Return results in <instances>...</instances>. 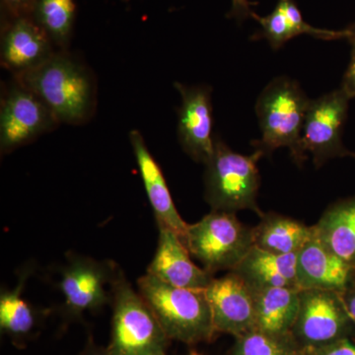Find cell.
Here are the masks:
<instances>
[{"label": "cell", "instance_id": "23", "mask_svg": "<svg viewBox=\"0 0 355 355\" xmlns=\"http://www.w3.org/2000/svg\"><path fill=\"white\" fill-rule=\"evenodd\" d=\"M76 10L74 0H38L33 9V19L53 44L65 48L71 34Z\"/></svg>", "mask_w": 355, "mask_h": 355}, {"label": "cell", "instance_id": "2", "mask_svg": "<svg viewBox=\"0 0 355 355\" xmlns=\"http://www.w3.org/2000/svg\"><path fill=\"white\" fill-rule=\"evenodd\" d=\"M310 102L293 79H272L257 100L261 137L252 142L254 150L270 156L280 147H286L295 163L302 164L305 160L301 154V135Z\"/></svg>", "mask_w": 355, "mask_h": 355}, {"label": "cell", "instance_id": "9", "mask_svg": "<svg viewBox=\"0 0 355 355\" xmlns=\"http://www.w3.org/2000/svg\"><path fill=\"white\" fill-rule=\"evenodd\" d=\"M58 125L34 93L16 83L4 95L0 111V149L10 153Z\"/></svg>", "mask_w": 355, "mask_h": 355}, {"label": "cell", "instance_id": "18", "mask_svg": "<svg viewBox=\"0 0 355 355\" xmlns=\"http://www.w3.org/2000/svg\"><path fill=\"white\" fill-rule=\"evenodd\" d=\"M253 291L256 329L272 336L291 335L300 302V289L270 287Z\"/></svg>", "mask_w": 355, "mask_h": 355}, {"label": "cell", "instance_id": "14", "mask_svg": "<svg viewBox=\"0 0 355 355\" xmlns=\"http://www.w3.org/2000/svg\"><path fill=\"white\" fill-rule=\"evenodd\" d=\"M130 141L159 227L170 229L184 243L189 224L175 207L162 170L151 155L139 130H130Z\"/></svg>", "mask_w": 355, "mask_h": 355}, {"label": "cell", "instance_id": "13", "mask_svg": "<svg viewBox=\"0 0 355 355\" xmlns=\"http://www.w3.org/2000/svg\"><path fill=\"white\" fill-rule=\"evenodd\" d=\"M190 256L188 248L176 233L159 227L157 250L146 273L170 286L205 291L214 275L195 265Z\"/></svg>", "mask_w": 355, "mask_h": 355}, {"label": "cell", "instance_id": "25", "mask_svg": "<svg viewBox=\"0 0 355 355\" xmlns=\"http://www.w3.org/2000/svg\"><path fill=\"white\" fill-rule=\"evenodd\" d=\"M304 355H355V338H343L338 342L305 352Z\"/></svg>", "mask_w": 355, "mask_h": 355}, {"label": "cell", "instance_id": "12", "mask_svg": "<svg viewBox=\"0 0 355 355\" xmlns=\"http://www.w3.org/2000/svg\"><path fill=\"white\" fill-rule=\"evenodd\" d=\"M205 292L216 333L238 338L256 330L253 291L239 275L229 272L214 277Z\"/></svg>", "mask_w": 355, "mask_h": 355}, {"label": "cell", "instance_id": "6", "mask_svg": "<svg viewBox=\"0 0 355 355\" xmlns=\"http://www.w3.org/2000/svg\"><path fill=\"white\" fill-rule=\"evenodd\" d=\"M184 245L212 275L233 272L254 246L253 227L243 224L236 214L211 210L189 224Z\"/></svg>", "mask_w": 355, "mask_h": 355}, {"label": "cell", "instance_id": "4", "mask_svg": "<svg viewBox=\"0 0 355 355\" xmlns=\"http://www.w3.org/2000/svg\"><path fill=\"white\" fill-rule=\"evenodd\" d=\"M260 150L251 155L235 153L220 139H216L214 153L205 164V200L212 210L236 214L252 210L259 217L258 195L261 177L258 163L263 157Z\"/></svg>", "mask_w": 355, "mask_h": 355}, {"label": "cell", "instance_id": "16", "mask_svg": "<svg viewBox=\"0 0 355 355\" xmlns=\"http://www.w3.org/2000/svg\"><path fill=\"white\" fill-rule=\"evenodd\" d=\"M53 53V42L28 16L14 20L2 38L1 64L14 74L39 67Z\"/></svg>", "mask_w": 355, "mask_h": 355}, {"label": "cell", "instance_id": "5", "mask_svg": "<svg viewBox=\"0 0 355 355\" xmlns=\"http://www.w3.org/2000/svg\"><path fill=\"white\" fill-rule=\"evenodd\" d=\"M112 291L113 321L108 347L114 355H166L170 338L121 270L116 272Z\"/></svg>", "mask_w": 355, "mask_h": 355}, {"label": "cell", "instance_id": "7", "mask_svg": "<svg viewBox=\"0 0 355 355\" xmlns=\"http://www.w3.org/2000/svg\"><path fill=\"white\" fill-rule=\"evenodd\" d=\"M299 296L298 314L291 335L305 352L354 338L355 324L340 292L300 289Z\"/></svg>", "mask_w": 355, "mask_h": 355}, {"label": "cell", "instance_id": "3", "mask_svg": "<svg viewBox=\"0 0 355 355\" xmlns=\"http://www.w3.org/2000/svg\"><path fill=\"white\" fill-rule=\"evenodd\" d=\"M137 286L170 340L196 345L216 334L205 291L170 286L148 273Z\"/></svg>", "mask_w": 355, "mask_h": 355}, {"label": "cell", "instance_id": "27", "mask_svg": "<svg viewBox=\"0 0 355 355\" xmlns=\"http://www.w3.org/2000/svg\"><path fill=\"white\" fill-rule=\"evenodd\" d=\"M352 58L345 76H343L342 86L340 88L345 91V94L349 96L350 99L355 98V44H352Z\"/></svg>", "mask_w": 355, "mask_h": 355}, {"label": "cell", "instance_id": "32", "mask_svg": "<svg viewBox=\"0 0 355 355\" xmlns=\"http://www.w3.org/2000/svg\"><path fill=\"white\" fill-rule=\"evenodd\" d=\"M190 355H202V354H198L197 352H191Z\"/></svg>", "mask_w": 355, "mask_h": 355}, {"label": "cell", "instance_id": "15", "mask_svg": "<svg viewBox=\"0 0 355 355\" xmlns=\"http://www.w3.org/2000/svg\"><path fill=\"white\" fill-rule=\"evenodd\" d=\"M355 275V266L340 260L313 235L297 253L296 277L300 289L342 292Z\"/></svg>", "mask_w": 355, "mask_h": 355}, {"label": "cell", "instance_id": "20", "mask_svg": "<svg viewBox=\"0 0 355 355\" xmlns=\"http://www.w3.org/2000/svg\"><path fill=\"white\" fill-rule=\"evenodd\" d=\"M313 229L324 246L355 266V196L331 205Z\"/></svg>", "mask_w": 355, "mask_h": 355}, {"label": "cell", "instance_id": "31", "mask_svg": "<svg viewBox=\"0 0 355 355\" xmlns=\"http://www.w3.org/2000/svg\"><path fill=\"white\" fill-rule=\"evenodd\" d=\"M343 39L347 40L350 44H355V22L343 30Z\"/></svg>", "mask_w": 355, "mask_h": 355}, {"label": "cell", "instance_id": "10", "mask_svg": "<svg viewBox=\"0 0 355 355\" xmlns=\"http://www.w3.org/2000/svg\"><path fill=\"white\" fill-rule=\"evenodd\" d=\"M118 268L113 263H100L85 257H74L64 266L60 289L64 297L67 316L76 319L111 302Z\"/></svg>", "mask_w": 355, "mask_h": 355}, {"label": "cell", "instance_id": "24", "mask_svg": "<svg viewBox=\"0 0 355 355\" xmlns=\"http://www.w3.org/2000/svg\"><path fill=\"white\" fill-rule=\"evenodd\" d=\"M292 335L272 336L254 330L236 338L232 355H304Z\"/></svg>", "mask_w": 355, "mask_h": 355}, {"label": "cell", "instance_id": "21", "mask_svg": "<svg viewBox=\"0 0 355 355\" xmlns=\"http://www.w3.org/2000/svg\"><path fill=\"white\" fill-rule=\"evenodd\" d=\"M253 227L254 246L277 254H297L314 235L313 226L277 212H263Z\"/></svg>", "mask_w": 355, "mask_h": 355}, {"label": "cell", "instance_id": "29", "mask_svg": "<svg viewBox=\"0 0 355 355\" xmlns=\"http://www.w3.org/2000/svg\"><path fill=\"white\" fill-rule=\"evenodd\" d=\"M251 6V2L249 0H232V6L229 12V17L236 18L239 21L252 17L254 11L252 10Z\"/></svg>", "mask_w": 355, "mask_h": 355}, {"label": "cell", "instance_id": "17", "mask_svg": "<svg viewBox=\"0 0 355 355\" xmlns=\"http://www.w3.org/2000/svg\"><path fill=\"white\" fill-rule=\"evenodd\" d=\"M296 258L297 254H272L254 246L233 272L252 291L270 287L299 288Z\"/></svg>", "mask_w": 355, "mask_h": 355}, {"label": "cell", "instance_id": "28", "mask_svg": "<svg viewBox=\"0 0 355 355\" xmlns=\"http://www.w3.org/2000/svg\"><path fill=\"white\" fill-rule=\"evenodd\" d=\"M340 293L345 308H347L350 318L355 324V275L349 280L345 289Z\"/></svg>", "mask_w": 355, "mask_h": 355}, {"label": "cell", "instance_id": "19", "mask_svg": "<svg viewBox=\"0 0 355 355\" xmlns=\"http://www.w3.org/2000/svg\"><path fill=\"white\" fill-rule=\"evenodd\" d=\"M252 18L261 25L260 36L275 50L300 35H310L327 41L343 39V30L319 29L308 24L294 0H279L272 12L268 16L261 17L254 12Z\"/></svg>", "mask_w": 355, "mask_h": 355}, {"label": "cell", "instance_id": "22", "mask_svg": "<svg viewBox=\"0 0 355 355\" xmlns=\"http://www.w3.org/2000/svg\"><path fill=\"white\" fill-rule=\"evenodd\" d=\"M27 275H22L13 291H2L0 296V327L3 333L21 343L36 328L37 318L29 303L22 298V289Z\"/></svg>", "mask_w": 355, "mask_h": 355}, {"label": "cell", "instance_id": "11", "mask_svg": "<svg viewBox=\"0 0 355 355\" xmlns=\"http://www.w3.org/2000/svg\"><path fill=\"white\" fill-rule=\"evenodd\" d=\"M181 94L178 114V139L184 153L198 163L207 164L216 147L212 135L211 91L207 86L175 83Z\"/></svg>", "mask_w": 355, "mask_h": 355}, {"label": "cell", "instance_id": "8", "mask_svg": "<svg viewBox=\"0 0 355 355\" xmlns=\"http://www.w3.org/2000/svg\"><path fill=\"white\" fill-rule=\"evenodd\" d=\"M349 96L342 88L311 100L301 135V154H308L317 168L330 159L352 156L343 142V132L349 112Z\"/></svg>", "mask_w": 355, "mask_h": 355}, {"label": "cell", "instance_id": "30", "mask_svg": "<svg viewBox=\"0 0 355 355\" xmlns=\"http://www.w3.org/2000/svg\"><path fill=\"white\" fill-rule=\"evenodd\" d=\"M80 355H114L109 347H104L95 345L92 340H89L85 349Z\"/></svg>", "mask_w": 355, "mask_h": 355}, {"label": "cell", "instance_id": "1", "mask_svg": "<svg viewBox=\"0 0 355 355\" xmlns=\"http://www.w3.org/2000/svg\"><path fill=\"white\" fill-rule=\"evenodd\" d=\"M14 77L48 107L58 123L79 125L94 111L91 74L65 53H55L39 67Z\"/></svg>", "mask_w": 355, "mask_h": 355}, {"label": "cell", "instance_id": "26", "mask_svg": "<svg viewBox=\"0 0 355 355\" xmlns=\"http://www.w3.org/2000/svg\"><path fill=\"white\" fill-rule=\"evenodd\" d=\"M37 1L38 0H2L4 6L13 16L14 19L32 14Z\"/></svg>", "mask_w": 355, "mask_h": 355}]
</instances>
